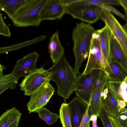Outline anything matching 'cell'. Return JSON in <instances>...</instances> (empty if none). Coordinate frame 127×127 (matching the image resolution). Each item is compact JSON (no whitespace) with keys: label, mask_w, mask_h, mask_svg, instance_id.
<instances>
[{"label":"cell","mask_w":127,"mask_h":127,"mask_svg":"<svg viewBox=\"0 0 127 127\" xmlns=\"http://www.w3.org/2000/svg\"><path fill=\"white\" fill-rule=\"evenodd\" d=\"M53 73L42 66L37 68L25 77L19 85L25 95L31 96L43 85L52 80Z\"/></svg>","instance_id":"5b68a950"},{"label":"cell","mask_w":127,"mask_h":127,"mask_svg":"<svg viewBox=\"0 0 127 127\" xmlns=\"http://www.w3.org/2000/svg\"><path fill=\"white\" fill-rule=\"evenodd\" d=\"M59 115L62 127H72L67 103L62 104L60 108Z\"/></svg>","instance_id":"d4e9b609"},{"label":"cell","mask_w":127,"mask_h":127,"mask_svg":"<svg viewBox=\"0 0 127 127\" xmlns=\"http://www.w3.org/2000/svg\"><path fill=\"white\" fill-rule=\"evenodd\" d=\"M79 0H61L62 5L65 8Z\"/></svg>","instance_id":"d6a6232c"},{"label":"cell","mask_w":127,"mask_h":127,"mask_svg":"<svg viewBox=\"0 0 127 127\" xmlns=\"http://www.w3.org/2000/svg\"><path fill=\"white\" fill-rule=\"evenodd\" d=\"M101 8L97 4L77 6H68L65 8V14L74 18L92 24L99 19Z\"/></svg>","instance_id":"ba28073f"},{"label":"cell","mask_w":127,"mask_h":127,"mask_svg":"<svg viewBox=\"0 0 127 127\" xmlns=\"http://www.w3.org/2000/svg\"><path fill=\"white\" fill-rule=\"evenodd\" d=\"M126 106H127V103H126Z\"/></svg>","instance_id":"7bdbcfd3"},{"label":"cell","mask_w":127,"mask_h":127,"mask_svg":"<svg viewBox=\"0 0 127 127\" xmlns=\"http://www.w3.org/2000/svg\"><path fill=\"white\" fill-rule=\"evenodd\" d=\"M110 51L111 61L118 63L127 71V57L120 44L113 34L111 40Z\"/></svg>","instance_id":"e0dca14e"},{"label":"cell","mask_w":127,"mask_h":127,"mask_svg":"<svg viewBox=\"0 0 127 127\" xmlns=\"http://www.w3.org/2000/svg\"><path fill=\"white\" fill-rule=\"evenodd\" d=\"M123 26L127 32V22Z\"/></svg>","instance_id":"ab89813d"},{"label":"cell","mask_w":127,"mask_h":127,"mask_svg":"<svg viewBox=\"0 0 127 127\" xmlns=\"http://www.w3.org/2000/svg\"><path fill=\"white\" fill-rule=\"evenodd\" d=\"M97 117L95 115H92L90 117V121L92 122L97 121Z\"/></svg>","instance_id":"74e56055"},{"label":"cell","mask_w":127,"mask_h":127,"mask_svg":"<svg viewBox=\"0 0 127 127\" xmlns=\"http://www.w3.org/2000/svg\"><path fill=\"white\" fill-rule=\"evenodd\" d=\"M40 55L35 51L18 60L12 72L19 78L25 77L37 68L36 62Z\"/></svg>","instance_id":"8fae6325"},{"label":"cell","mask_w":127,"mask_h":127,"mask_svg":"<svg viewBox=\"0 0 127 127\" xmlns=\"http://www.w3.org/2000/svg\"><path fill=\"white\" fill-rule=\"evenodd\" d=\"M67 104L72 127H79L89 105L77 97H74Z\"/></svg>","instance_id":"5bb4252c"},{"label":"cell","mask_w":127,"mask_h":127,"mask_svg":"<svg viewBox=\"0 0 127 127\" xmlns=\"http://www.w3.org/2000/svg\"><path fill=\"white\" fill-rule=\"evenodd\" d=\"M92 125L93 127H97V121L92 122Z\"/></svg>","instance_id":"f35d334b"},{"label":"cell","mask_w":127,"mask_h":127,"mask_svg":"<svg viewBox=\"0 0 127 127\" xmlns=\"http://www.w3.org/2000/svg\"><path fill=\"white\" fill-rule=\"evenodd\" d=\"M21 118L18 119L16 120L8 127H18Z\"/></svg>","instance_id":"836d02e7"},{"label":"cell","mask_w":127,"mask_h":127,"mask_svg":"<svg viewBox=\"0 0 127 127\" xmlns=\"http://www.w3.org/2000/svg\"><path fill=\"white\" fill-rule=\"evenodd\" d=\"M55 88L49 83L44 84L31 95L27 106L29 113L35 112L49 102L54 94Z\"/></svg>","instance_id":"30bf717a"},{"label":"cell","mask_w":127,"mask_h":127,"mask_svg":"<svg viewBox=\"0 0 127 127\" xmlns=\"http://www.w3.org/2000/svg\"><path fill=\"white\" fill-rule=\"evenodd\" d=\"M111 89L118 101L127 103V80L121 82L108 81Z\"/></svg>","instance_id":"44dd1931"},{"label":"cell","mask_w":127,"mask_h":127,"mask_svg":"<svg viewBox=\"0 0 127 127\" xmlns=\"http://www.w3.org/2000/svg\"><path fill=\"white\" fill-rule=\"evenodd\" d=\"M65 11V7L61 0H47L41 12V20L61 19Z\"/></svg>","instance_id":"7c38bea8"},{"label":"cell","mask_w":127,"mask_h":127,"mask_svg":"<svg viewBox=\"0 0 127 127\" xmlns=\"http://www.w3.org/2000/svg\"><path fill=\"white\" fill-rule=\"evenodd\" d=\"M47 0H28L20 9L12 20L18 27H37L40 24V14Z\"/></svg>","instance_id":"3957f363"},{"label":"cell","mask_w":127,"mask_h":127,"mask_svg":"<svg viewBox=\"0 0 127 127\" xmlns=\"http://www.w3.org/2000/svg\"><path fill=\"white\" fill-rule=\"evenodd\" d=\"M95 31L91 24L84 22L77 23L73 30V50L75 59L74 69L77 75L80 73L79 69L88 57L92 35Z\"/></svg>","instance_id":"7a4b0ae2"},{"label":"cell","mask_w":127,"mask_h":127,"mask_svg":"<svg viewBox=\"0 0 127 127\" xmlns=\"http://www.w3.org/2000/svg\"><path fill=\"white\" fill-rule=\"evenodd\" d=\"M99 118L102 121L103 127H113L107 113L103 107Z\"/></svg>","instance_id":"83f0119b"},{"label":"cell","mask_w":127,"mask_h":127,"mask_svg":"<svg viewBox=\"0 0 127 127\" xmlns=\"http://www.w3.org/2000/svg\"><path fill=\"white\" fill-rule=\"evenodd\" d=\"M46 36L42 35L33 39L23 42L15 44L12 45L0 48V53H7L9 51L17 50L29 45L35 44L45 39Z\"/></svg>","instance_id":"cb8c5ba5"},{"label":"cell","mask_w":127,"mask_h":127,"mask_svg":"<svg viewBox=\"0 0 127 127\" xmlns=\"http://www.w3.org/2000/svg\"><path fill=\"white\" fill-rule=\"evenodd\" d=\"M116 117L122 120L127 121V109L120 113Z\"/></svg>","instance_id":"1f68e13d"},{"label":"cell","mask_w":127,"mask_h":127,"mask_svg":"<svg viewBox=\"0 0 127 127\" xmlns=\"http://www.w3.org/2000/svg\"><path fill=\"white\" fill-rule=\"evenodd\" d=\"M123 9L125 11V15L127 17V8H124Z\"/></svg>","instance_id":"60d3db41"},{"label":"cell","mask_w":127,"mask_h":127,"mask_svg":"<svg viewBox=\"0 0 127 127\" xmlns=\"http://www.w3.org/2000/svg\"><path fill=\"white\" fill-rule=\"evenodd\" d=\"M101 8L112 12L114 14L122 18L127 22V17L114 7L110 5L103 4H97Z\"/></svg>","instance_id":"f1b7e54d"},{"label":"cell","mask_w":127,"mask_h":127,"mask_svg":"<svg viewBox=\"0 0 127 127\" xmlns=\"http://www.w3.org/2000/svg\"><path fill=\"white\" fill-rule=\"evenodd\" d=\"M100 70L96 69L90 73L78 75L75 91L76 97L89 105L91 100L96 80Z\"/></svg>","instance_id":"8992f818"},{"label":"cell","mask_w":127,"mask_h":127,"mask_svg":"<svg viewBox=\"0 0 127 127\" xmlns=\"http://www.w3.org/2000/svg\"><path fill=\"white\" fill-rule=\"evenodd\" d=\"M109 116L113 127H123L116 117H113Z\"/></svg>","instance_id":"4dcf8cb0"},{"label":"cell","mask_w":127,"mask_h":127,"mask_svg":"<svg viewBox=\"0 0 127 127\" xmlns=\"http://www.w3.org/2000/svg\"><path fill=\"white\" fill-rule=\"evenodd\" d=\"M120 5L124 8H127V0H119Z\"/></svg>","instance_id":"e575fe53"},{"label":"cell","mask_w":127,"mask_h":127,"mask_svg":"<svg viewBox=\"0 0 127 127\" xmlns=\"http://www.w3.org/2000/svg\"><path fill=\"white\" fill-rule=\"evenodd\" d=\"M48 47L50 58L53 63L57 61L64 54V49L60 42L58 31L50 38Z\"/></svg>","instance_id":"2e32d148"},{"label":"cell","mask_w":127,"mask_h":127,"mask_svg":"<svg viewBox=\"0 0 127 127\" xmlns=\"http://www.w3.org/2000/svg\"><path fill=\"white\" fill-rule=\"evenodd\" d=\"M116 118L118 119L121 124L123 127H127V121L122 120L120 119L117 118L116 117Z\"/></svg>","instance_id":"8d00e7d4"},{"label":"cell","mask_w":127,"mask_h":127,"mask_svg":"<svg viewBox=\"0 0 127 127\" xmlns=\"http://www.w3.org/2000/svg\"><path fill=\"white\" fill-rule=\"evenodd\" d=\"M28 0H0V10L12 20L20 9Z\"/></svg>","instance_id":"ac0fdd59"},{"label":"cell","mask_w":127,"mask_h":127,"mask_svg":"<svg viewBox=\"0 0 127 127\" xmlns=\"http://www.w3.org/2000/svg\"><path fill=\"white\" fill-rule=\"evenodd\" d=\"M101 98L102 107L109 116L115 117L120 114V108L118 100L114 94L108 81L102 92Z\"/></svg>","instance_id":"4fadbf2b"},{"label":"cell","mask_w":127,"mask_h":127,"mask_svg":"<svg viewBox=\"0 0 127 127\" xmlns=\"http://www.w3.org/2000/svg\"><path fill=\"white\" fill-rule=\"evenodd\" d=\"M96 31L98 34L102 51L109 65L112 60L110 47L112 34L106 25L102 28Z\"/></svg>","instance_id":"9a60e30c"},{"label":"cell","mask_w":127,"mask_h":127,"mask_svg":"<svg viewBox=\"0 0 127 127\" xmlns=\"http://www.w3.org/2000/svg\"><path fill=\"white\" fill-rule=\"evenodd\" d=\"M0 67V94H1L9 88L12 89H15L19 78L12 72L7 75H3V70L5 68L1 64Z\"/></svg>","instance_id":"ffe728a7"},{"label":"cell","mask_w":127,"mask_h":127,"mask_svg":"<svg viewBox=\"0 0 127 127\" xmlns=\"http://www.w3.org/2000/svg\"><path fill=\"white\" fill-rule=\"evenodd\" d=\"M107 72L109 81L121 82L127 80V71L116 62L111 61Z\"/></svg>","instance_id":"d6986e66"},{"label":"cell","mask_w":127,"mask_h":127,"mask_svg":"<svg viewBox=\"0 0 127 127\" xmlns=\"http://www.w3.org/2000/svg\"><path fill=\"white\" fill-rule=\"evenodd\" d=\"M21 116L20 112L14 106L7 110L0 116V127H8Z\"/></svg>","instance_id":"7402d4cb"},{"label":"cell","mask_w":127,"mask_h":127,"mask_svg":"<svg viewBox=\"0 0 127 127\" xmlns=\"http://www.w3.org/2000/svg\"><path fill=\"white\" fill-rule=\"evenodd\" d=\"M48 70L53 73L52 80L57 85L58 95L63 98L66 103V100L75 90L77 77L74 68L70 65L64 54Z\"/></svg>","instance_id":"6da1fadb"},{"label":"cell","mask_w":127,"mask_h":127,"mask_svg":"<svg viewBox=\"0 0 127 127\" xmlns=\"http://www.w3.org/2000/svg\"><path fill=\"white\" fill-rule=\"evenodd\" d=\"M109 80L107 73L100 70L96 80L93 95L89 107L90 117L95 115L99 117L102 108L101 94Z\"/></svg>","instance_id":"9c48e42d"},{"label":"cell","mask_w":127,"mask_h":127,"mask_svg":"<svg viewBox=\"0 0 127 127\" xmlns=\"http://www.w3.org/2000/svg\"><path fill=\"white\" fill-rule=\"evenodd\" d=\"M0 34L7 37H10L11 35L9 28L4 22L1 13H0Z\"/></svg>","instance_id":"4316f807"},{"label":"cell","mask_w":127,"mask_h":127,"mask_svg":"<svg viewBox=\"0 0 127 127\" xmlns=\"http://www.w3.org/2000/svg\"><path fill=\"white\" fill-rule=\"evenodd\" d=\"M115 3V1L114 0H79L69 6H77L93 4H103L110 5H114Z\"/></svg>","instance_id":"484cf974"},{"label":"cell","mask_w":127,"mask_h":127,"mask_svg":"<svg viewBox=\"0 0 127 127\" xmlns=\"http://www.w3.org/2000/svg\"><path fill=\"white\" fill-rule=\"evenodd\" d=\"M99 19L102 20L117 39L127 57V32L112 13L101 8Z\"/></svg>","instance_id":"52a82bcc"},{"label":"cell","mask_w":127,"mask_h":127,"mask_svg":"<svg viewBox=\"0 0 127 127\" xmlns=\"http://www.w3.org/2000/svg\"><path fill=\"white\" fill-rule=\"evenodd\" d=\"M109 66L102 51L98 34L95 30L92 35L87 64L82 73L86 74L96 69L102 70L107 73Z\"/></svg>","instance_id":"277c9868"},{"label":"cell","mask_w":127,"mask_h":127,"mask_svg":"<svg viewBox=\"0 0 127 127\" xmlns=\"http://www.w3.org/2000/svg\"><path fill=\"white\" fill-rule=\"evenodd\" d=\"M118 105L120 108H122L126 107V103L124 101L122 100L118 101Z\"/></svg>","instance_id":"d590c367"},{"label":"cell","mask_w":127,"mask_h":127,"mask_svg":"<svg viewBox=\"0 0 127 127\" xmlns=\"http://www.w3.org/2000/svg\"><path fill=\"white\" fill-rule=\"evenodd\" d=\"M87 127H90V124L88 126H87Z\"/></svg>","instance_id":"b9f144b4"},{"label":"cell","mask_w":127,"mask_h":127,"mask_svg":"<svg viewBox=\"0 0 127 127\" xmlns=\"http://www.w3.org/2000/svg\"><path fill=\"white\" fill-rule=\"evenodd\" d=\"M35 112L37 113L41 119L49 126L55 123L59 118V115L58 114L52 112L44 107L38 109Z\"/></svg>","instance_id":"603a6c76"},{"label":"cell","mask_w":127,"mask_h":127,"mask_svg":"<svg viewBox=\"0 0 127 127\" xmlns=\"http://www.w3.org/2000/svg\"><path fill=\"white\" fill-rule=\"evenodd\" d=\"M89 105L79 127H87L90 124V117L89 112Z\"/></svg>","instance_id":"f546056e"}]
</instances>
